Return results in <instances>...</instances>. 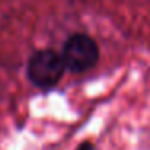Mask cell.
I'll return each mask as SVG.
<instances>
[{"label": "cell", "mask_w": 150, "mask_h": 150, "mask_svg": "<svg viewBox=\"0 0 150 150\" xmlns=\"http://www.w3.org/2000/svg\"><path fill=\"white\" fill-rule=\"evenodd\" d=\"M60 57L66 69L73 73H84L98 62V47L92 37L86 34H73L65 42Z\"/></svg>", "instance_id": "1"}, {"label": "cell", "mask_w": 150, "mask_h": 150, "mask_svg": "<svg viewBox=\"0 0 150 150\" xmlns=\"http://www.w3.org/2000/svg\"><path fill=\"white\" fill-rule=\"evenodd\" d=\"M62 57L53 50H40L29 58L28 63V76L37 87L49 89L60 82L65 73Z\"/></svg>", "instance_id": "2"}, {"label": "cell", "mask_w": 150, "mask_h": 150, "mask_svg": "<svg viewBox=\"0 0 150 150\" xmlns=\"http://www.w3.org/2000/svg\"><path fill=\"white\" fill-rule=\"evenodd\" d=\"M76 150H95V147L92 145L91 142H82V144H81V145H79Z\"/></svg>", "instance_id": "3"}]
</instances>
